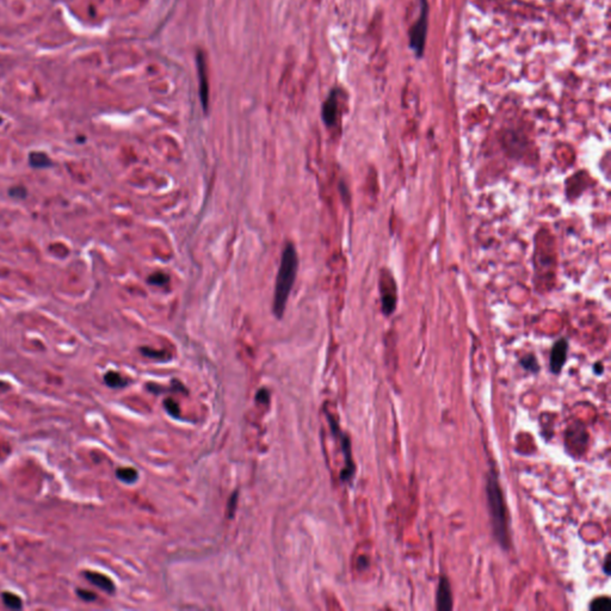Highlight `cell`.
<instances>
[{
    "instance_id": "ac0fdd59",
    "label": "cell",
    "mask_w": 611,
    "mask_h": 611,
    "mask_svg": "<svg viewBox=\"0 0 611 611\" xmlns=\"http://www.w3.org/2000/svg\"><path fill=\"white\" fill-rule=\"evenodd\" d=\"M148 283L153 286H165L169 283V276L164 273H155L148 277Z\"/></svg>"
},
{
    "instance_id": "d4e9b609",
    "label": "cell",
    "mask_w": 611,
    "mask_h": 611,
    "mask_svg": "<svg viewBox=\"0 0 611 611\" xmlns=\"http://www.w3.org/2000/svg\"><path fill=\"white\" fill-rule=\"evenodd\" d=\"M595 369H596V372H597V374H601V372H602L601 371V364H596Z\"/></svg>"
},
{
    "instance_id": "5bb4252c",
    "label": "cell",
    "mask_w": 611,
    "mask_h": 611,
    "mask_svg": "<svg viewBox=\"0 0 611 611\" xmlns=\"http://www.w3.org/2000/svg\"><path fill=\"white\" fill-rule=\"evenodd\" d=\"M1 598L2 603L12 610H19L23 608V602L17 595L11 594V592H4V594L1 595Z\"/></svg>"
},
{
    "instance_id": "ba28073f",
    "label": "cell",
    "mask_w": 611,
    "mask_h": 611,
    "mask_svg": "<svg viewBox=\"0 0 611 611\" xmlns=\"http://www.w3.org/2000/svg\"><path fill=\"white\" fill-rule=\"evenodd\" d=\"M568 352V343L565 338H560L553 346L551 352V370L554 374H559L562 366L565 365Z\"/></svg>"
},
{
    "instance_id": "2e32d148",
    "label": "cell",
    "mask_w": 611,
    "mask_h": 611,
    "mask_svg": "<svg viewBox=\"0 0 611 611\" xmlns=\"http://www.w3.org/2000/svg\"><path fill=\"white\" fill-rule=\"evenodd\" d=\"M521 365L523 366L525 370L529 371H537L539 370V363H537L536 357L534 355H527L521 359Z\"/></svg>"
},
{
    "instance_id": "7a4b0ae2",
    "label": "cell",
    "mask_w": 611,
    "mask_h": 611,
    "mask_svg": "<svg viewBox=\"0 0 611 611\" xmlns=\"http://www.w3.org/2000/svg\"><path fill=\"white\" fill-rule=\"evenodd\" d=\"M486 493H487L488 508H490L492 524H493L494 536L499 545L504 549H508L510 546V530H509V517L508 509L504 502L503 492L500 488L498 476L494 472H491L487 476V484H486Z\"/></svg>"
},
{
    "instance_id": "ffe728a7",
    "label": "cell",
    "mask_w": 611,
    "mask_h": 611,
    "mask_svg": "<svg viewBox=\"0 0 611 611\" xmlns=\"http://www.w3.org/2000/svg\"><path fill=\"white\" fill-rule=\"evenodd\" d=\"M26 194V189L24 188V186H13V188H11L10 190H8V195L13 198H18V200L25 198Z\"/></svg>"
},
{
    "instance_id": "603a6c76",
    "label": "cell",
    "mask_w": 611,
    "mask_h": 611,
    "mask_svg": "<svg viewBox=\"0 0 611 611\" xmlns=\"http://www.w3.org/2000/svg\"><path fill=\"white\" fill-rule=\"evenodd\" d=\"M269 399H270V395H269L268 390L267 389H261L257 394V400H258L259 402H264V404H268Z\"/></svg>"
},
{
    "instance_id": "52a82bcc",
    "label": "cell",
    "mask_w": 611,
    "mask_h": 611,
    "mask_svg": "<svg viewBox=\"0 0 611 611\" xmlns=\"http://www.w3.org/2000/svg\"><path fill=\"white\" fill-rule=\"evenodd\" d=\"M437 610L449 611L453 609V594H451L450 583L447 577H442L439 579L438 589L436 596Z\"/></svg>"
},
{
    "instance_id": "9c48e42d",
    "label": "cell",
    "mask_w": 611,
    "mask_h": 611,
    "mask_svg": "<svg viewBox=\"0 0 611 611\" xmlns=\"http://www.w3.org/2000/svg\"><path fill=\"white\" fill-rule=\"evenodd\" d=\"M338 93L337 91H332L328 98L322 105V120L327 127H333L338 120Z\"/></svg>"
},
{
    "instance_id": "5b68a950",
    "label": "cell",
    "mask_w": 611,
    "mask_h": 611,
    "mask_svg": "<svg viewBox=\"0 0 611 611\" xmlns=\"http://www.w3.org/2000/svg\"><path fill=\"white\" fill-rule=\"evenodd\" d=\"M328 417V421H329V425H331L332 432L333 435L335 437H339L340 438L341 442V449H343V453L345 456V469L341 472L340 478L341 480L347 481L350 480L351 476L353 475V473H355V464L352 462V456H351V444L349 438H347L346 436L343 435V433L340 432V429H339L338 423L333 419V417L331 414L327 415Z\"/></svg>"
},
{
    "instance_id": "d6986e66",
    "label": "cell",
    "mask_w": 611,
    "mask_h": 611,
    "mask_svg": "<svg viewBox=\"0 0 611 611\" xmlns=\"http://www.w3.org/2000/svg\"><path fill=\"white\" fill-rule=\"evenodd\" d=\"M165 408H166V411L169 412L170 415H172V417L175 418H179L180 417V411H179V406L177 404L176 401H173L172 399L169 398L165 400L164 402Z\"/></svg>"
},
{
    "instance_id": "3957f363",
    "label": "cell",
    "mask_w": 611,
    "mask_h": 611,
    "mask_svg": "<svg viewBox=\"0 0 611 611\" xmlns=\"http://www.w3.org/2000/svg\"><path fill=\"white\" fill-rule=\"evenodd\" d=\"M420 16L409 30V45L417 54V56L423 55L427 33V2L426 0H420Z\"/></svg>"
},
{
    "instance_id": "277c9868",
    "label": "cell",
    "mask_w": 611,
    "mask_h": 611,
    "mask_svg": "<svg viewBox=\"0 0 611 611\" xmlns=\"http://www.w3.org/2000/svg\"><path fill=\"white\" fill-rule=\"evenodd\" d=\"M382 311L384 315H392L396 307V287L389 273H382L380 280Z\"/></svg>"
},
{
    "instance_id": "8fae6325",
    "label": "cell",
    "mask_w": 611,
    "mask_h": 611,
    "mask_svg": "<svg viewBox=\"0 0 611 611\" xmlns=\"http://www.w3.org/2000/svg\"><path fill=\"white\" fill-rule=\"evenodd\" d=\"M29 163L33 169H47V167H50L53 165L50 158L42 152L30 153Z\"/></svg>"
},
{
    "instance_id": "4fadbf2b",
    "label": "cell",
    "mask_w": 611,
    "mask_h": 611,
    "mask_svg": "<svg viewBox=\"0 0 611 611\" xmlns=\"http://www.w3.org/2000/svg\"><path fill=\"white\" fill-rule=\"evenodd\" d=\"M116 476L118 480L126 482V484H134L137 480L136 469L131 468V467H124V468H118L116 470Z\"/></svg>"
},
{
    "instance_id": "e0dca14e",
    "label": "cell",
    "mask_w": 611,
    "mask_h": 611,
    "mask_svg": "<svg viewBox=\"0 0 611 611\" xmlns=\"http://www.w3.org/2000/svg\"><path fill=\"white\" fill-rule=\"evenodd\" d=\"M610 600L608 597L597 598L591 603L590 609L594 611H608L610 610Z\"/></svg>"
},
{
    "instance_id": "44dd1931",
    "label": "cell",
    "mask_w": 611,
    "mask_h": 611,
    "mask_svg": "<svg viewBox=\"0 0 611 611\" xmlns=\"http://www.w3.org/2000/svg\"><path fill=\"white\" fill-rule=\"evenodd\" d=\"M76 595L79 596V598L85 602H93L97 600V596L93 594V592L87 591V590L84 589H78L76 590Z\"/></svg>"
},
{
    "instance_id": "7402d4cb",
    "label": "cell",
    "mask_w": 611,
    "mask_h": 611,
    "mask_svg": "<svg viewBox=\"0 0 611 611\" xmlns=\"http://www.w3.org/2000/svg\"><path fill=\"white\" fill-rule=\"evenodd\" d=\"M237 499H238V493L235 492V493L232 494V498H231V500H229V504H228V517L229 518L233 517V515H234L235 505H237Z\"/></svg>"
},
{
    "instance_id": "cb8c5ba5",
    "label": "cell",
    "mask_w": 611,
    "mask_h": 611,
    "mask_svg": "<svg viewBox=\"0 0 611 611\" xmlns=\"http://www.w3.org/2000/svg\"><path fill=\"white\" fill-rule=\"evenodd\" d=\"M609 566H610V555L608 554L607 558H606V561H604V572H606V574H608V576H609V574H610Z\"/></svg>"
},
{
    "instance_id": "9a60e30c",
    "label": "cell",
    "mask_w": 611,
    "mask_h": 611,
    "mask_svg": "<svg viewBox=\"0 0 611 611\" xmlns=\"http://www.w3.org/2000/svg\"><path fill=\"white\" fill-rule=\"evenodd\" d=\"M140 351H141L143 356H147L149 358H155L159 360H166L170 358V356L167 355V352H165V351H157L149 349V347H141Z\"/></svg>"
},
{
    "instance_id": "8992f818",
    "label": "cell",
    "mask_w": 611,
    "mask_h": 611,
    "mask_svg": "<svg viewBox=\"0 0 611 611\" xmlns=\"http://www.w3.org/2000/svg\"><path fill=\"white\" fill-rule=\"evenodd\" d=\"M197 73L200 76L201 102H202L204 111H207L208 104H209V82H208L207 60L201 51L197 55Z\"/></svg>"
},
{
    "instance_id": "30bf717a",
    "label": "cell",
    "mask_w": 611,
    "mask_h": 611,
    "mask_svg": "<svg viewBox=\"0 0 611 611\" xmlns=\"http://www.w3.org/2000/svg\"><path fill=\"white\" fill-rule=\"evenodd\" d=\"M84 576L91 584L97 586L103 591L108 592V594H114L115 585L109 577L104 576L99 572H92V571H86V572H84Z\"/></svg>"
},
{
    "instance_id": "6da1fadb",
    "label": "cell",
    "mask_w": 611,
    "mask_h": 611,
    "mask_svg": "<svg viewBox=\"0 0 611 611\" xmlns=\"http://www.w3.org/2000/svg\"><path fill=\"white\" fill-rule=\"evenodd\" d=\"M298 252H296L295 246L292 243H288L283 250L279 275H277L276 279V286H275L273 310L275 315L279 319L283 316L284 310H286L287 302H288L290 292H292L296 279V274H298Z\"/></svg>"
},
{
    "instance_id": "484cf974",
    "label": "cell",
    "mask_w": 611,
    "mask_h": 611,
    "mask_svg": "<svg viewBox=\"0 0 611 611\" xmlns=\"http://www.w3.org/2000/svg\"><path fill=\"white\" fill-rule=\"evenodd\" d=\"M1 122H2V118H1V117H0V123H1Z\"/></svg>"
},
{
    "instance_id": "7c38bea8",
    "label": "cell",
    "mask_w": 611,
    "mask_h": 611,
    "mask_svg": "<svg viewBox=\"0 0 611 611\" xmlns=\"http://www.w3.org/2000/svg\"><path fill=\"white\" fill-rule=\"evenodd\" d=\"M104 382H105L106 386H109L110 388H122L127 386L128 383L126 378L122 377L121 375L116 371L106 372L105 376H104Z\"/></svg>"
}]
</instances>
